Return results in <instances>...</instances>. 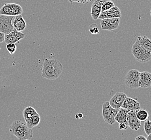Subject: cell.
I'll list each match as a JSON object with an SVG mask.
<instances>
[{
  "label": "cell",
  "mask_w": 151,
  "mask_h": 140,
  "mask_svg": "<svg viewBox=\"0 0 151 140\" xmlns=\"http://www.w3.org/2000/svg\"><path fill=\"white\" fill-rule=\"evenodd\" d=\"M63 66L56 59L45 58L42 65V76L48 80H55L60 76Z\"/></svg>",
  "instance_id": "obj_1"
},
{
  "label": "cell",
  "mask_w": 151,
  "mask_h": 140,
  "mask_svg": "<svg viewBox=\"0 0 151 140\" xmlns=\"http://www.w3.org/2000/svg\"><path fill=\"white\" fill-rule=\"evenodd\" d=\"M10 134L20 140H30L33 136L32 129L27 126L26 122L17 120L9 126Z\"/></svg>",
  "instance_id": "obj_2"
},
{
  "label": "cell",
  "mask_w": 151,
  "mask_h": 140,
  "mask_svg": "<svg viewBox=\"0 0 151 140\" xmlns=\"http://www.w3.org/2000/svg\"><path fill=\"white\" fill-rule=\"evenodd\" d=\"M131 51L134 58L140 63H147L151 59V51L145 49L138 39L132 45Z\"/></svg>",
  "instance_id": "obj_3"
},
{
  "label": "cell",
  "mask_w": 151,
  "mask_h": 140,
  "mask_svg": "<svg viewBox=\"0 0 151 140\" xmlns=\"http://www.w3.org/2000/svg\"><path fill=\"white\" fill-rule=\"evenodd\" d=\"M118 110L112 108L109 104V101H106L102 106V116L104 121L108 125H113L115 123V116Z\"/></svg>",
  "instance_id": "obj_4"
},
{
  "label": "cell",
  "mask_w": 151,
  "mask_h": 140,
  "mask_svg": "<svg viewBox=\"0 0 151 140\" xmlns=\"http://www.w3.org/2000/svg\"><path fill=\"white\" fill-rule=\"evenodd\" d=\"M140 72L136 69H132L127 72L125 77V84L128 87L132 89L138 88Z\"/></svg>",
  "instance_id": "obj_5"
},
{
  "label": "cell",
  "mask_w": 151,
  "mask_h": 140,
  "mask_svg": "<svg viewBox=\"0 0 151 140\" xmlns=\"http://www.w3.org/2000/svg\"><path fill=\"white\" fill-rule=\"evenodd\" d=\"M120 23V18H105L101 19L100 25L103 30L111 31L117 29Z\"/></svg>",
  "instance_id": "obj_6"
},
{
  "label": "cell",
  "mask_w": 151,
  "mask_h": 140,
  "mask_svg": "<svg viewBox=\"0 0 151 140\" xmlns=\"http://www.w3.org/2000/svg\"><path fill=\"white\" fill-rule=\"evenodd\" d=\"M138 110H129L127 114V123L129 127L132 130L134 131H138L140 127L141 123L138 118H137L136 114Z\"/></svg>",
  "instance_id": "obj_7"
},
{
  "label": "cell",
  "mask_w": 151,
  "mask_h": 140,
  "mask_svg": "<svg viewBox=\"0 0 151 140\" xmlns=\"http://www.w3.org/2000/svg\"><path fill=\"white\" fill-rule=\"evenodd\" d=\"M25 35L26 34L25 33L22 32V31H18L14 28L10 33L5 35L4 42L6 44L18 43L20 40L24 38Z\"/></svg>",
  "instance_id": "obj_8"
},
{
  "label": "cell",
  "mask_w": 151,
  "mask_h": 140,
  "mask_svg": "<svg viewBox=\"0 0 151 140\" xmlns=\"http://www.w3.org/2000/svg\"><path fill=\"white\" fill-rule=\"evenodd\" d=\"M127 97V95L123 92H117L110 100L109 104L112 108L118 110L122 107Z\"/></svg>",
  "instance_id": "obj_9"
},
{
  "label": "cell",
  "mask_w": 151,
  "mask_h": 140,
  "mask_svg": "<svg viewBox=\"0 0 151 140\" xmlns=\"http://www.w3.org/2000/svg\"><path fill=\"white\" fill-rule=\"evenodd\" d=\"M121 17H122V13H121V10L118 6H115L108 10L102 12L99 18L101 19H103L105 18H121Z\"/></svg>",
  "instance_id": "obj_10"
},
{
  "label": "cell",
  "mask_w": 151,
  "mask_h": 140,
  "mask_svg": "<svg viewBox=\"0 0 151 140\" xmlns=\"http://www.w3.org/2000/svg\"><path fill=\"white\" fill-rule=\"evenodd\" d=\"M104 0H95L91 5V15L94 20L99 19L101 13L102 12V4Z\"/></svg>",
  "instance_id": "obj_11"
},
{
  "label": "cell",
  "mask_w": 151,
  "mask_h": 140,
  "mask_svg": "<svg viewBox=\"0 0 151 140\" xmlns=\"http://www.w3.org/2000/svg\"><path fill=\"white\" fill-rule=\"evenodd\" d=\"M121 107L129 110H139L140 109V105L139 102L136 99L127 97Z\"/></svg>",
  "instance_id": "obj_12"
},
{
  "label": "cell",
  "mask_w": 151,
  "mask_h": 140,
  "mask_svg": "<svg viewBox=\"0 0 151 140\" xmlns=\"http://www.w3.org/2000/svg\"><path fill=\"white\" fill-rule=\"evenodd\" d=\"M139 87L142 88H148L151 86V73L144 71L140 72L139 79Z\"/></svg>",
  "instance_id": "obj_13"
},
{
  "label": "cell",
  "mask_w": 151,
  "mask_h": 140,
  "mask_svg": "<svg viewBox=\"0 0 151 140\" xmlns=\"http://www.w3.org/2000/svg\"><path fill=\"white\" fill-rule=\"evenodd\" d=\"M12 25L14 28L18 31H22L27 28L26 22L22 15L14 16L12 21Z\"/></svg>",
  "instance_id": "obj_14"
},
{
  "label": "cell",
  "mask_w": 151,
  "mask_h": 140,
  "mask_svg": "<svg viewBox=\"0 0 151 140\" xmlns=\"http://www.w3.org/2000/svg\"><path fill=\"white\" fill-rule=\"evenodd\" d=\"M129 111V110L124 109L122 107L119 108L117 114L115 116L116 122H118V123L127 122V114Z\"/></svg>",
  "instance_id": "obj_15"
},
{
  "label": "cell",
  "mask_w": 151,
  "mask_h": 140,
  "mask_svg": "<svg viewBox=\"0 0 151 140\" xmlns=\"http://www.w3.org/2000/svg\"><path fill=\"white\" fill-rule=\"evenodd\" d=\"M40 120H41V118L38 113L32 116L29 119L25 120L27 126L31 129L35 127H36L39 125L40 122Z\"/></svg>",
  "instance_id": "obj_16"
},
{
  "label": "cell",
  "mask_w": 151,
  "mask_h": 140,
  "mask_svg": "<svg viewBox=\"0 0 151 140\" xmlns=\"http://www.w3.org/2000/svg\"><path fill=\"white\" fill-rule=\"evenodd\" d=\"M145 49L151 52V40L146 36H139L137 38Z\"/></svg>",
  "instance_id": "obj_17"
},
{
  "label": "cell",
  "mask_w": 151,
  "mask_h": 140,
  "mask_svg": "<svg viewBox=\"0 0 151 140\" xmlns=\"http://www.w3.org/2000/svg\"><path fill=\"white\" fill-rule=\"evenodd\" d=\"M36 110L31 106H28L24 109L23 112V115L25 120L29 119L32 116L37 114Z\"/></svg>",
  "instance_id": "obj_18"
},
{
  "label": "cell",
  "mask_w": 151,
  "mask_h": 140,
  "mask_svg": "<svg viewBox=\"0 0 151 140\" xmlns=\"http://www.w3.org/2000/svg\"><path fill=\"white\" fill-rule=\"evenodd\" d=\"M137 118L141 121H145L146 120H148L149 118V114L146 110L144 109H139L137 110V112L136 114Z\"/></svg>",
  "instance_id": "obj_19"
},
{
  "label": "cell",
  "mask_w": 151,
  "mask_h": 140,
  "mask_svg": "<svg viewBox=\"0 0 151 140\" xmlns=\"http://www.w3.org/2000/svg\"><path fill=\"white\" fill-rule=\"evenodd\" d=\"M12 15L13 16L22 15L23 13V8L20 5L16 3H11Z\"/></svg>",
  "instance_id": "obj_20"
},
{
  "label": "cell",
  "mask_w": 151,
  "mask_h": 140,
  "mask_svg": "<svg viewBox=\"0 0 151 140\" xmlns=\"http://www.w3.org/2000/svg\"><path fill=\"white\" fill-rule=\"evenodd\" d=\"M0 15H12L11 3H6L0 9Z\"/></svg>",
  "instance_id": "obj_21"
},
{
  "label": "cell",
  "mask_w": 151,
  "mask_h": 140,
  "mask_svg": "<svg viewBox=\"0 0 151 140\" xmlns=\"http://www.w3.org/2000/svg\"><path fill=\"white\" fill-rule=\"evenodd\" d=\"M114 6H115V4L112 0H104L102 4V8H101L102 12L108 10Z\"/></svg>",
  "instance_id": "obj_22"
},
{
  "label": "cell",
  "mask_w": 151,
  "mask_h": 140,
  "mask_svg": "<svg viewBox=\"0 0 151 140\" xmlns=\"http://www.w3.org/2000/svg\"><path fill=\"white\" fill-rule=\"evenodd\" d=\"M144 129L145 133L147 135L151 133V121L147 120L145 121L144 125Z\"/></svg>",
  "instance_id": "obj_23"
},
{
  "label": "cell",
  "mask_w": 151,
  "mask_h": 140,
  "mask_svg": "<svg viewBox=\"0 0 151 140\" xmlns=\"http://www.w3.org/2000/svg\"><path fill=\"white\" fill-rule=\"evenodd\" d=\"M6 49L7 51L10 53V54L13 55L16 51L17 46L14 43H9L6 44Z\"/></svg>",
  "instance_id": "obj_24"
},
{
  "label": "cell",
  "mask_w": 151,
  "mask_h": 140,
  "mask_svg": "<svg viewBox=\"0 0 151 140\" xmlns=\"http://www.w3.org/2000/svg\"><path fill=\"white\" fill-rule=\"evenodd\" d=\"M89 30L91 34L93 35H97L100 33L99 29L96 24L95 23H92L91 25H90Z\"/></svg>",
  "instance_id": "obj_25"
},
{
  "label": "cell",
  "mask_w": 151,
  "mask_h": 140,
  "mask_svg": "<svg viewBox=\"0 0 151 140\" xmlns=\"http://www.w3.org/2000/svg\"><path fill=\"white\" fill-rule=\"evenodd\" d=\"M8 16L0 15V32H2L3 27L6 21Z\"/></svg>",
  "instance_id": "obj_26"
},
{
  "label": "cell",
  "mask_w": 151,
  "mask_h": 140,
  "mask_svg": "<svg viewBox=\"0 0 151 140\" xmlns=\"http://www.w3.org/2000/svg\"><path fill=\"white\" fill-rule=\"evenodd\" d=\"M92 0H68V1L70 3L73 2H77V3H82V4H87L89 3Z\"/></svg>",
  "instance_id": "obj_27"
},
{
  "label": "cell",
  "mask_w": 151,
  "mask_h": 140,
  "mask_svg": "<svg viewBox=\"0 0 151 140\" xmlns=\"http://www.w3.org/2000/svg\"><path fill=\"white\" fill-rule=\"evenodd\" d=\"M129 127V125L127 122H123L119 123V129L120 130H125L127 129Z\"/></svg>",
  "instance_id": "obj_28"
},
{
  "label": "cell",
  "mask_w": 151,
  "mask_h": 140,
  "mask_svg": "<svg viewBox=\"0 0 151 140\" xmlns=\"http://www.w3.org/2000/svg\"><path fill=\"white\" fill-rule=\"evenodd\" d=\"M4 36L5 34L2 32H0V43L4 42Z\"/></svg>",
  "instance_id": "obj_29"
},
{
  "label": "cell",
  "mask_w": 151,
  "mask_h": 140,
  "mask_svg": "<svg viewBox=\"0 0 151 140\" xmlns=\"http://www.w3.org/2000/svg\"><path fill=\"white\" fill-rule=\"evenodd\" d=\"M135 139H136V140H147L146 137H145V136H143V135H139V136H138L137 137H136Z\"/></svg>",
  "instance_id": "obj_30"
},
{
  "label": "cell",
  "mask_w": 151,
  "mask_h": 140,
  "mask_svg": "<svg viewBox=\"0 0 151 140\" xmlns=\"http://www.w3.org/2000/svg\"><path fill=\"white\" fill-rule=\"evenodd\" d=\"M75 117L76 119H82L83 118V114L82 113H79L78 114H76Z\"/></svg>",
  "instance_id": "obj_31"
},
{
  "label": "cell",
  "mask_w": 151,
  "mask_h": 140,
  "mask_svg": "<svg viewBox=\"0 0 151 140\" xmlns=\"http://www.w3.org/2000/svg\"><path fill=\"white\" fill-rule=\"evenodd\" d=\"M147 140H151V133L148 135V137L146 138Z\"/></svg>",
  "instance_id": "obj_32"
},
{
  "label": "cell",
  "mask_w": 151,
  "mask_h": 140,
  "mask_svg": "<svg viewBox=\"0 0 151 140\" xmlns=\"http://www.w3.org/2000/svg\"><path fill=\"white\" fill-rule=\"evenodd\" d=\"M150 15H151V10H150Z\"/></svg>",
  "instance_id": "obj_33"
}]
</instances>
